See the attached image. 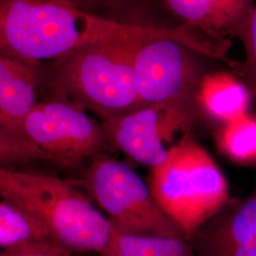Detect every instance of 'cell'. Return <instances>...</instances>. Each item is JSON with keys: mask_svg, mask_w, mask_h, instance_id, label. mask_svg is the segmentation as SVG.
Segmentation results:
<instances>
[{"mask_svg": "<svg viewBox=\"0 0 256 256\" xmlns=\"http://www.w3.org/2000/svg\"><path fill=\"white\" fill-rule=\"evenodd\" d=\"M162 28L95 14L66 0H0L1 54L32 64L55 61L102 40Z\"/></svg>", "mask_w": 256, "mask_h": 256, "instance_id": "obj_1", "label": "cell"}, {"mask_svg": "<svg viewBox=\"0 0 256 256\" xmlns=\"http://www.w3.org/2000/svg\"><path fill=\"white\" fill-rule=\"evenodd\" d=\"M155 34L92 43L54 61L50 84L57 99L99 116L102 122L138 108L133 58L140 40Z\"/></svg>", "mask_w": 256, "mask_h": 256, "instance_id": "obj_2", "label": "cell"}, {"mask_svg": "<svg viewBox=\"0 0 256 256\" xmlns=\"http://www.w3.org/2000/svg\"><path fill=\"white\" fill-rule=\"evenodd\" d=\"M0 194L36 216L55 242L70 250L102 256L113 241L116 232L106 216L84 194L59 178L2 167Z\"/></svg>", "mask_w": 256, "mask_h": 256, "instance_id": "obj_3", "label": "cell"}, {"mask_svg": "<svg viewBox=\"0 0 256 256\" xmlns=\"http://www.w3.org/2000/svg\"><path fill=\"white\" fill-rule=\"evenodd\" d=\"M108 140L102 128L70 102H39L18 128L0 131V162L4 167L43 160L72 168L101 155Z\"/></svg>", "mask_w": 256, "mask_h": 256, "instance_id": "obj_4", "label": "cell"}, {"mask_svg": "<svg viewBox=\"0 0 256 256\" xmlns=\"http://www.w3.org/2000/svg\"><path fill=\"white\" fill-rule=\"evenodd\" d=\"M156 202L188 239L229 200L220 167L191 132L168 149L164 162L151 169L148 183Z\"/></svg>", "mask_w": 256, "mask_h": 256, "instance_id": "obj_5", "label": "cell"}, {"mask_svg": "<svg viewBox=\"0 0 256 256\" xmlns=\"http://www.w3.org/2000/svg\"><path fill=\"white\" fill-rule=\"evenodd\" d=\"M202 34L182 25L140 40L133 58L138 108L166 104L198 110L196 94L205 74L194 54L221 57L220 46L202 40Z\"/></svg>", "mask_w": 256, "mask_h": 256, "instance_id": "obj_6", "label": "cell"}, {"mask_svg": "<svg viewBox=\"0 0 256 256\" xmlns=\"http://www.w3.org/2000/svg\"><path fill=\"white\" fill-rule=\"evenodd\" d=\"M82 184L120 234L187 238L156 202L149 185L128 164L96 156Z\"/></svg>", "mask_w": 256, "mask_h": 256, "instance_id": "obj_7", "label": "cell"}, {"mask_svg": "<svg viewBox=\"0 0 256 256\" xmlns=\"http://www.w3.org/2000/svg\"><path fill=\"white\" fill-rule=\"evenodd\" d=\"M198 110L174 104H151L102 122L108 142L138 164L152 168L168 154L165 144L176 134L190 132Z\"/></svg>", "mask_w": 256, "mask_h": 256, "instance_id": "obj_8", "label": "cell"}, {"mask_svg": "<svg viewBox=\"0 0 256 256\" xmlns=\"http://www.w3.org/2000/svg\"><path fill=\"white\" fill-rule=\"evenodd\" d=\"M188 240L198 256H256V184L239 203H228Z\"/></svg>", "mask_w": 256, "mask_h": 256, "instance_id": "obj_9", "label": "cell"}, {"mask_svg": "<svg viewBox=\"0 0 256 256\" xmlns=\"http://www.w3.org/2000/svg\"><path fill=\"white\" fill-rule=\"evenodd\" d=\"M182 25L226 42L244 36L256 0H165Z\"/></svg>", "mask_w": 256, "mask_h": 256, "instance_id": "obj_10", "label": "cell"}, {"mask_svg": "<svg viewBox=\"0 0 256 256\" xmlns=\"http://www.w3.org/2000/svg\"><path fill=\"white\" fill-rule=\"evenodd\" d=\"M39 66L0 56V131L18 128L39 104Z\"/></svg>", "mask_w": 256, "mask_h": 256, "instance_id": "obj_11", "label": "cell"}, {"mask_svg": "<svg viewBox=\"0 0 256 256\" xmlns=\"http://www.w3.org/2000/svg\"><path fill=\"white\" fill-rule=\"evenodd\" d=\"M250 97L247 84L230 74L216 72L202 78L196 104L202 113L223 126L247 114Z\"/></svg>", "mask_w": 256, "mask_h": 256, "instance_id": "obj_12", "label": "cell"}, {"mask_svg": "<svg viewBox=\"0 0 256 256\" xmlns=\"http://www.w3.org/2000/svg\"><path fill=\"white\" fill-rule=\"evenodd\" d=\"M50 241H54L50 232L36 216L14 202L2 198L0 202L2 250Z\"/></svg>", "mask_w": 256, "mask_h": 256, "instance_id": "obj_13", "label": "cell"}, {"mask_svg": "<svg viewBox=\"0 0 256 256\" xmlns=\"http://www.w3.org/2000/svg\"><path fill=\"white\" fill-rule=\"evenodd\" d=\"M102 256H198L185 238L126 236L115 232L113 241Z\"/></svg>", "mask_w": 256, "mask_h": 256, "instance_id": "obj_14", "label": "cell"}, {"mask_svg": "<svg viewBox=\"0 0 256 256\" xmlns=\"http://www.w3.org/2000/svg\"><path fill=\"white\" fill-rule=\"evenodd\" d=\"M216 142L221 153L242 165H256V116L245 114L220 126Z\"/></svg>", "mask_w": 256, "mask_h": 256, "instance_id": "obj_15", "label": "cell"}, {"mask_svg": "<svg viewBox=\"0 0 256 256\" xmlns=\"http://www.w3.org/2000/svg\"><path fill=\"white\" fill-rule=\"evenodd\" d=\"M241 42L246 54L241 72L252 96L256 102V1Z\"/></svg>", "mask_w": 256, "mask_h": 256, "instance_id": "obj_16", "label": "cell"}, {"mask_svg": "<svg viewBox=\"0 0 256 256\" xmlns=\"http://www.w3.org/2000/svg\"><path fill=\"white\" fill-rule=\"evenodd\" d=\"M66 1L92 14H99L102 16H106L104 14H110L112 18L126 22L122 19L120 14H122L126 9L128 0H66Z\"/></svg>", "mask_w": 256, "mask_h": 256, "instance_id": "obj_17", "label": "cell"}, {"mask_svg": "<svg viewBox=\"0 0 256 256\" xmlns=\"http://www.w3.org/2000/svg\"><path fill=\"white\" fill-rule=\"evenodd\" d=\"M70 252L72 250L61 244L50 241L2 250L0 256H70Z\"/></svg>", "mask_w": 256, "mask_h": 256, "instance_id": "obj_18", "label": "cell"}]
</instances>
